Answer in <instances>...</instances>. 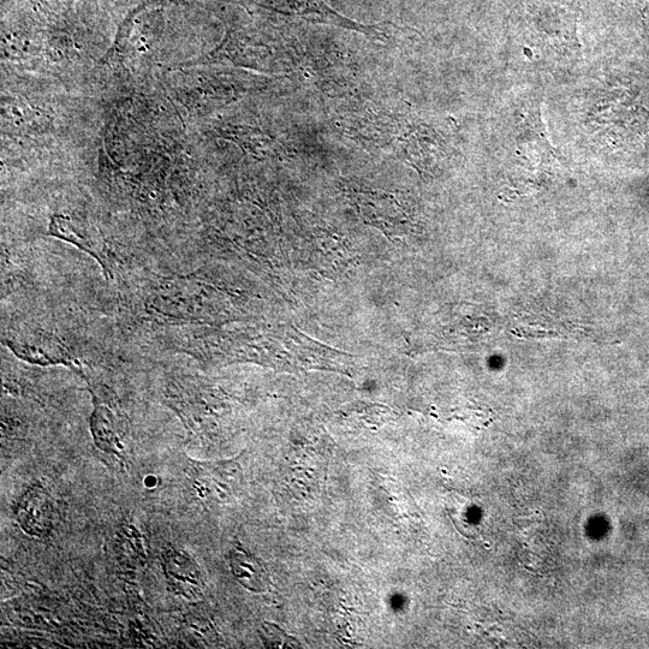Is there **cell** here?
<instances>
[{
    "label": "cell",
    "instance_id": "obj_1",
    "mask_svg": "<svg viewBox=\"0 0 649 649\" xmlns=\"http://www.w3.org/2000/svg\"><path fill=\"white\" fill-rule=\"evenodd\" d=\"M341 128L349 139L366 148L395 154L414 163L432 144L430 135L412 119L377 110L347 117Z\"/></svg>",
    "mask_w": 649,
    "mask_h": 649
},
{
    "label": "cell",
    "instance_id": "obj_3",
    "mask_svg": "<svg viewBox=\"0 0 649 649\" xmlns=\"http://www.w3.org/2000/svg\"><path fill=\"white\" fill-rule=\"evenodd\" d=\"M273 9L278 13L300 17L308 22L359 32L371 39H385V33L379 27L365 26L350 20L331 9L324 0H275Z\"/></svg>",
    "mask_w": 649,
    "mask_h": 649
},
{
    "label": "cell",
    "instance_id": "obj_8",
    "mask_svg": "<svg viewBox=\"0 0 649 649\" xmlns=\"http://www.w3.org/2000/svg\"><path fill=\"white\" fill-rule=\"evenodd\" d=\"M8 347L23 361L35 365H71L68 351L59 344L50 341H29V339H15L8 341Z\"/></svg>",
    "mask_w": 649,
    "mask_h": 649
},
{
    "label": "cell",
    "instance_id": "obj_5",
    "mask_svg": "<svg viewBox=\"0 0 649 649\" xmlns=\"http://www.w3.org/2000/svg\"><path fill=\"white\" fill-rule=\"evenodd\" d=\"M236 472L235 464L223 462H194L190 468L194 490L207 503L220 502L229 496Z\"/></svg>",
    "mask_w": 649,
    "mask_h": 649
},
{
    "label": "cell",
    "instance_id": "obj_7",
    "mask_svg": "<svg viewBox=\"0 0 649 649\" xmlns=\"http://www.w3.org/2000/svg\"><path fill=\"white\" fill-rule=\"evenodd\" d=\"M232 574L252 593H266L271 587V577L263 562L240 546L229 553Z\"/></svg>",
    "mask_w": 649,
    "mask_h": 649
},
{
    "label": "cell",
    "instance_id": "obj_4",
    "mask_svg": "<svg viewBox=\"0 0 649 649\" xmlns=\"http://www.w3.org/2000/svg\"><path fill=\"white\" fill-rule=\"evenodd\" d=\"M166 580L176 594L188 600H200L204 595L205 581L195 559L176 547L166 549L162 555Z\"/></svg>",
    "mask_w": 649,
    "mask_h": 649
},
{
    "label": "cell",
    "instance_id": "obj_2",
    "mask_svg": "<svg viewBox=\"0 0 649 649\" xmlns=\"http://www.w3.org/2000/svg\"><path fill=\"white\" fill-rule=\"evenodd\" d=\"M55 503L43 486L32 485L14 505L17 523L29 537L49 538L55 525Z\"/></svg>",
    "mask_w": 649,
    "mask_h": 649
},
{
    "label": "cell",
    "instance_id": "obj_6",
    "mask_svg": "<svg viewBox=\"0 0 649 649\" xmlns=\"http://www.w3.org/2000/svg\"><path fill=\"white\" fill-rule=\"evenodd\" d=\"M94 410L91 416V431L95 445L105 454L123 456V434L121 416L110 404L105 403L92 391Z\"/></svg>",
    "mask_w": 649,
    "mask_h": 649
},
{
    "label": "cell",
    "instance_id": "obj_10",
    "mask_svg": "<svg viewBox=\"0 0 649 649\" xmlns=\"http://www.w3.org/2000/svg\"><path fill=\"white\" fill-rule=\"evenodd\" d=\"M260 637L263 640L264 645L269 648H294L300 647L299 642H297L294 637L285 634L282 629H279L277 625L270 623H265L263 629L260 630Z\"/></svg>",
    "mask_w": 649,
    "mask_h": 649
},
{
    "label": "cell",
    "instance_id": "obj_9",
    "mask_svg": "<svg viewBox=\"0 0 649 649\" xmlns=\"http://www.w3.org/2000/svg\"><path fill=\"white\" fill-rule=\"evenodd\" d=\"M50 234L61 238L65 242L74 244V246L82 249L83 252L93 256L103 266L105 275L110 276L111 272L109 271V267H107L105 255L100 252L99 248L91 240H88L86 235L81 234L77 230L70 218L64 216L53 217L50 224Z\"/></svg>",
    "mask_w": 649,
    "mask_h": 649
}]
</instances>
